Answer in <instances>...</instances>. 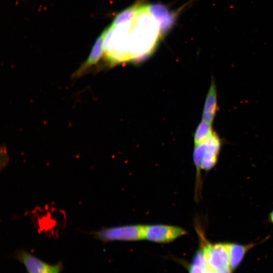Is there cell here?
<instances>
[{"label": "cell", "mask_w": 273, "mask_h": 273, "mask_svg": "<svg viewBox=\"0 0 273 273\" xmlns=\"http://www.w3.org/2000/svg\"><path fill=\"white\" fill-rule=\"evenodd\" d=\"M186 234L181 228L164 224L145 225V239L158 243H167Z\"/></svg>", "instance_id": "4"}, {"label": "cell", "mask_w": 273, "mask_h": 273, "mask_svg": "<svg viewBox=\"0 0 273 273\" xmlns=\"http://www.w3.org/2000/svg\"><path fill=\"white\" fill-rule=\"evenodd\" d=\"M151 11L160 23L161 31L166 30L172 21V16L168 14L166 9L160 5L150 6Z\"/></svg>", "instance_id": "11"}, {"label": "cell", "mask_w": 273, "mask_h": 273, "mask_svg": "<svg viewBox=\"0 0 273 273\" xmlns=\"http://www.w3.org/2000/svg\"><path fill=\"white\" fill-rule=\"evenodd\" d=\"M202 249L208 265L215 270L230 266L229 255L226 243L203 244Z\"/></svg>", "instance_id": "5"}, {"label": "cell", "mask_w": 273, "mask_h": 273, "mask_svg": "<svg viewBox=\"0 0 273 273\" xmlns=\"http://www.w3.org/2000/svg\"><path fill=\"white\" fill-rule=\"evenodd\" d=\"M229 255V265L232 270L235 269L242 261L246 252L254 245H242L235 243H226Z\"/></svg>", "instance_id": "9"}, {"label": "cell", "mask_w": 273, "mask_h": 273, "mask_svg": "<svg viewBox=\"0 0 273 273\" xmlns=\"http://www.w3.org/2000/svg\"><path fill=\"white\" fill-rule=\"evenodd\" d=\"M15 257L24 265L28 273H61L62 270L61 263L49 264L24 250L17 251Z\"/></svg>", "instance_id": "3"}, {"label": "cell", "mask_w": 273, "mask_h": 273, "mask_svg": "<svg viewBox=\"0 0 273 273\" xmlns=\"http://www.w3.org/2000/svg\"><path fill=\"white\" fill-rule=\"evenodd\" d=\"M217 109L216 85L212 79L204 103L202 112V121L211 124L214 120Z\"/></svg>", "instance_id": "8"}, {"label": "cell", "mask_w": 273, "mask_h": 273, "mask_svg": "<svg viewBox=\"0 0 273 273\" xmlns=\"http://www.w3.org/2000/svg\"><path fill=\"white\" fill-rule=\"evenodd\" d=\"M268 219L269 221L273 224V210L270 212Z\"/></svg>", "instance_id": "14"}, {"label": "cell", "mask_w": 273, "mask_h": 273, "mask_svg": "<svg viewBox=\"0 0 273 273\" xmlns=\"http://www.w3.org/2000/svg\"><path fill=\"white\" fill-rule=\"evenodd\" d=\"M211 124L202 121L198 125L194 134L195 145L206 141L214 132Z\"/></svg>", "instance_id": "12"}, {"label": "cell", "mask_w": 273, "mask_h": 273, "mask_svg": "<svg viewBox=\"0 0 273 273\" xmlns=\"http://www.w3.org/2000/svg\"><path fill=\"white\" fill-rule=\"evenodd\" d=\"M206 142L207 149L201 169L207 171L212 168L216 164L221 144L219 136L215 132L206 141Z\"/></svg>", "instance_id": "6"}, {"label": "cell", "mask_w": 273, "mask_h": 273, "mask_svg": "<svg viewBox=\"0 0 273 273\" xmlns=\"http://www.w3.org/2000/svg\"><path fill=\"white\" fill-rule=\"evenodd\" d=\"M215 273H231L230 266H225L215 270Z\"/></svg>", "instance_id": "13"}, {"label": "cell", "mask_w": 273, "mask_h": 273, "mask_svg": "<svg viewBox=\"0 0 273 273\" xmlns=\"http://www.w3.org/2000/svg\"><path fill=\"white\" fill-rule=\"evenodd\" d=\"M95 237L103 242L136 241L145 239V225H129L107 228L94 232Z\"/></svg>", "instance_id": "2"}, {"label": "cell", "mask_w": 273, "mask_h": 273, "mask_svg": "<svg viewBox=\"0 0 273 273\" xmlns=\"http://www.w3.org/2000/svg\"><path fill=\"white\" fill-rule=\"evenodd\" d=\"M161 32L150 6L128 9L103 31L104 56L110 65L142 59L153 51Z\"/></svg>", "instance_id": "1"}, {"label": "cell", "mask_w": 273, "mask_h": 273, "mask_svg": "<svg viewBox=\"0 0 273 273\" xmlns=\"http://www.w3.org/2000/svg\"><path fill=\"white\" fill-rule=\"evenodd\" d=\"M103 32L95 42L87 59L73 74V78H78L83 75L91 67L98 62L103 54Z\"/></svg>", "instance_id": "7"}, {"label": "cell", "mask_w": 273, "mask_h": 273, "mask_svg": "<svg viewBox=\"0 0 273 273\" xmlns=\"http://www.w3.org/2000/svg\"><path fill=\"white\" fill-rule=\"evenodd\" d=\"M215 271L206 263L201 249L195 256L190 267L189 273H215Z\"/></svg>", "instance_id": "10"}]
</instances>
